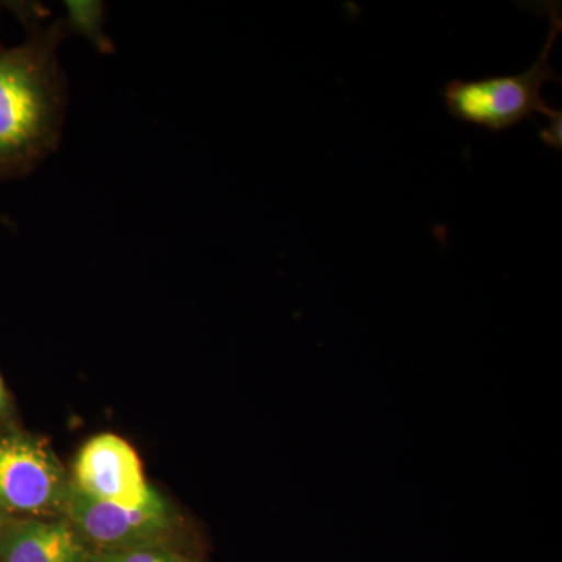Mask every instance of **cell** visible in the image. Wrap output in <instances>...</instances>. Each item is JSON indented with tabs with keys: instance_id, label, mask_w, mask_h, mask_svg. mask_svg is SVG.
Instances as JSON below:
<instances>
[{
	"instance_id": "cell-1",
	"label": "cell",
	"mask_w": 562,
	"mask_h": 562,
	"mask_svg": "<svg viewBox=\"0 0 562 562\" xmlns=\"http://www.w3.org/2000/svg\"><path fill=\"white\" fill-rule=\"evenodd\" d=\"M25 29L24 43L0 41V181L22 179L57 150L68 92L58 47L68 22L47 21L36 3L10 7Z\"/></svg>"
},
{
	"instance_id": "cell-2",
	"label": "cell",
	"mask_w": 562,
	"mask_h": 562,
	"mask_svg": "<svg viewBox=\"0 0 562 562\" xmlns=\"http://www.w3.org/2000/svg\"><path fill=\"white\" fill-rule=\"evenodd\" d=\"M535 5L552 24L538 58L530 68L514 76L450 80L443 88L442 98L447 113L454 120L501 133L531 120L535 114H543L550 120L560 113L561 110H554L546 102L542 90L543 85L550 81H561L549 61L562 31L561 3L541 2Z\"/></svg>"
},
{
	"instance_id": "cell-3",
	"label": "cell",
	"mask_w": 562,
	"mask_h": 562,
	"mask_svg": "<svg viewBox=\"0 0 562 562\" xmlns=\"http://www.w3.org/2000/svg\"><path fill=\"white\" fill-rule=\"evenodd\" d=\"M69 483L47 443L22 432H0V508L44 514L63 506Z\"/></svg>"
},
{
	"instance_id": "cell-4",
	"label": "cell",
	"mask_w": 562,
	"mask_h": 562,
	"mask_svg": "<svg viewBox=\"0 0 562 562\" xmlns=\"http://www.w3.org/2000/svg\"><path fill=\"white\" fill-rule=\"evenodd\" d=\"M61 508L85 536L103 547L150 542L171 527L168 505L155 491L138 505H120L92 498L69 483Z\"/></svg>"
},
{
	"instance_id": "cell-5",
	"label": "cell",
	"mask_w": 562,
	"mask_h": 562,
	"mask_svg": "<svg viewBox=\"0 0 562 562\" xmlns=\"http://www.w3.org/2000/svg\"><path fill=\"white\" fill-rule=\"evenodd\" d=\"M74 486L102 502L138 505L154 494L138 454L114 435L92 438L77 457Z\"/></svg>"
},
{
	"instance_id": "cell-6",
	"label": "cell",
	"mask_w": 562,
	"mask_h": 562,
	"mask_svg": "<svg viewBox=\"0 0 562 562\" xmlns=\"http://www.w3.org/2000/svg\"><path fill=\"white\" fill-rule=\"evenodd\" d=\"M3 562H87L76 530L66 522H21L2 528Z\"/></svg>"
},
{
	"instance_id": "cell-7",
	"label": "cell",
	"mask_w": 562,
	"mask_h": 562,
	"mask_svg": "<svg viewBox=\"0 0 562 562\" xmlns=\"http://www.w3.org/2000/svg\"><path fill=\"white\" fill-rule=\"evenodd\" d=\"M103 562H169V557L151 550H131V552L111 554Z\"/></svg>"
},
{
	"instance_id": "cell-8",
	"label": "cell",
	"mask_w": 562,
	"mask_h": 562,
	"mask_svg": "<svg viewBox=\"0 0 562 562\" xmlns=\"http://www.w3.org/2000/svg\"><path fill=\"white\" fill-rule=\"evenodd\" d=\"M549 127L542 128L541 133H539V138H541L542 143L546 144L547 147H552V149H562V113L557 114V116L550 117Z\"/></svg>"
},
{
	"instance_id": "cell-9",
	"label": "cell",
	"mask_w": 562,
	"mask_h": 562,
	"mask_svg": "<svg viewBox=\"0 0 562 562\" xmlns=\"http://www.w3.org/2000/svg\"><path fill=\"white\" fill-rule=\"evenodd\" d=\"M7 392L5 386H3L2 375H0V409L5 405Z\"/></svg>"
},
{
	"instance_id": "cell-10",
	"label": "cell",
	"mask_w": 562,
	"mask_h": 562,
	"mask_svg": "<svg viewBox=\"0 0 562 562\" xmlns=\"http://www.w3.org/2000/svg\"><path fill=\"white\" fill-rule=\"evenodd\" d=\"M5 520H7V513L3 512L2 508H0V530H2L3 525H5Z\"/></svg>"
},
{
	"instance_id": "cell-11",
	"label": "cell",
	"mask_w": 562,
	"mask_h": 562,
	"mask_svg": "<svg viewBox=\"0 0 562 562\" xmlns=\"http://www.w3.org/2000/svg\"><path fill=\"white\" fill-rule=\"evenodd\" d=\"M169 562H190V561L179 560V558H169Z\"/></svg>"
}]
</instances>
